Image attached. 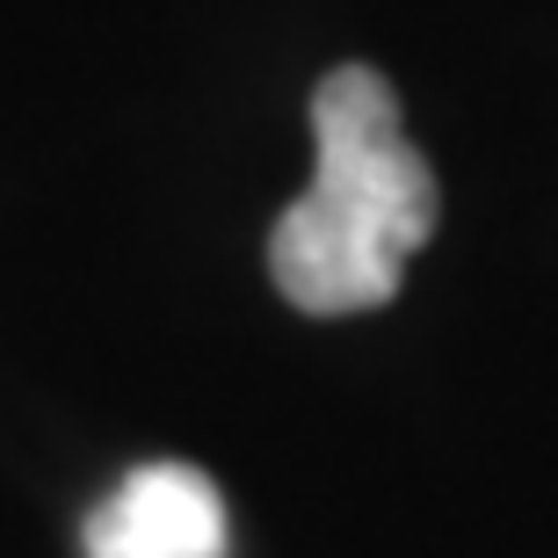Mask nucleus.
<instances>
[{
    "label": "nucleus",
    "mask_w": 558,
    "mask_h": 558,
    "mask_svg": "<svg viewBox=\"0 0 558 558\" xmlns=\"http://www.w3.org/2000/svg\"><path fill=\"white\" fill-rule=\"evenodd\" d=\"M435 218L442 196L399 124L392 81L377 65H333L312 87V189L269 232L276 290L312 319L392 305Z\"/></svg>",
    "instance_id": "1"
},
{
    "label": "nucleus",
    "mask_w": 558,
    "mask_h": 558,
    "mask_svg": "<svg viewBox=\"0 0 558 558\" xmlns=\"http://www.w3.org/2000/svg\"><path fill=\"white\" fill-rule=\"evenodd\" d=\"M87 558H226V500L196 464H145L87 522Z\"/></svg>",
    "instance_id": "2"
}]
</instances>
